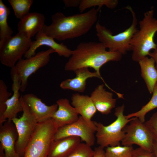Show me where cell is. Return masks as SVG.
Masks as SVG:
<instances>
[{"instance_id": "cell-1", "label": "cell", "mask_w": 157, "mask_h": 157, "mask_svg": "<svg viewBox=\"0 0 157 157\" xmlns=\"http://www.w3.org/2000/svg\"><path fill=\"white\" fill-rule=\"evenodd\" d=\"M99 12L93 7L86 12L69 16L57 12L52 15L51 24H44L42 30L47 35L59 41L79 37L91 29L97 20Z\"/></svg>"}, {"instance_id": "cell-2", "label": "cell", "mask_w": 157, "mask_h": 157, "mask_svg": "<svg viewBox=\"0 0 157 157\" xmlns=\"http://www.w3.org/2000/svg\"><path fill=\"white\" fill-rule=\"evenodd\" d=\"M101 43L94 42L80 43L72 51L71 56L65 64L66 71H74L78 69L93 68L101 75V68L110 61L120 60L122 55L119 53L107 51Z\"/></svg>"}, {"instance_id": "cell-3", "label": "cell", "mask_w": 157, "mask_h": 157, "mask_svg": "<svg viewBox=\"0 0 157 157\" xmlns=\"http://www.w3.org/2000/svg\"><path fill=\"white\" fill-rule=\"evenodd\" d=\"M139 29L133 35L131 42V58L138 62L149 56L151 50L157 49L154 37L157 32V17H154V10L151 9L145 12L139 22Z\"/></svg>"}, {"instance_id": "cell-4", "label": "cell", "mask_w": 157, "mask_h": 157, "mask_svg": "<svg viewBox=\"0 0 157 157\" xmlns=\"http://www.w3.org/2000/svg\"><path fill=\"white\" fill-rule=\"evenodd\" d=\"M126 8L131 12L132 19L130 26L124 31L113 35L109 29L101 25L99 22H97L95 25L96 35L99 42L108 51L118 52L122 55L131 50V41L138 30V19L135 12L129 6H127Z\"/></svg>"}, {"instance_id": "cell-5", "label": "cell", "mask_w": 157, "mask_h": 157, "mask_svg": "<svg viewBox=\"0 0 157 157\" xmlns=\"http://www.w3.org/2000/svg\"><path fill=\"white\" fill-rule=\"evenodd\" d=\"M58 128L52 118L38 123L26 148L24 157H48Z\"/></svg>"}, {"instance_id": "cell-6", "label": "cell", "mask_w": 157, "mask_h": 157, "mask_svg": "<svg viewBox=\"0 0 157 157\" xmlns=\"http://www.w3.org/2000/svg\"><path fill=\"white\" fill-rule=\"evenodd\" d=\"M125 106L123 104L115 109L116 119L110 124L105 126L96 122L97 131L95 137L97 144L104 148L109 146L120 145L125 136L124 127L133 119H128L124 115Z\"/></svg>"}, {"instance_id": "cell-7", "label": "cell", "mask_w": 157, "mask_h": 157, "mask_svg": "<svg viewBox=\"0 0 157 157\" xmlns=\"http://www.w3.org/2000/svg\"><path fill=\"white\" fill-rule=\"evenodd\" d=\"M32 41L23 33L18 32L0 42V61L3 65L11 68L21 59L29 50Z\"/></svg>"}, {"instance_id": "cell-8", "label": "cell", "mask_w": 157, "mask_h": 157, "mask_svg": "<svg viewBox=\"0 0 157 157\" xmlns=\"http://www.w3.org/2000/svg\"><path fill=\"white\" fill-rule=\"evenodd\" d=\"M20 100L23 108L22 115L19 118H14L12 121L18 134L15 150L20 157H24L26 148L38 122L23 100L22 95Z\"/></svg>"}, {"instance_id": "cell-9", "label": "cell", "mask_w": 157, "mask_h": 157, "mask_svg": "<svg viewBox=\"0 0 157 157\" xmlns=\"http://www.w3.org/2000/svg\"><path fill=\"white\" fill-rule=\"evenodd\" d=\"M56 53L51 48L42 51L28 58L19 60L14 67L18 74L21 82L20 91L26 89L29 77L40 68L46 65L50 60V55Z\"/></svg>"}, {"instance_id": "cell-10", "label": "cell", "mask_w": 157, "mask_h": 157, "mask_svg": "<svg viewBox=\"0 0 157 157\" xmlns=\"http://www.w3.org/2000/svg\"><path fill=\"white\" fill-rule=\"evenodd\" d=\"M97 131L96 122H88L81 116L74 122L58 128L54 140L68 137L79 138L81 141L92 147L94 144L95 133Z\"/></svg>"}, {"instance_id": "cell-11", "label": "cell", "mask_w": 157, "mask_h": 157, "mask_svg": "<svg viewBox=\"0 0 157 157\" xmlns=\"http://www.w3.org/2000/svg\"><path fill=\"white\" fill-rule=\"evenodd\" d=\"M133 119L124 128V137L121 142L122 145L132 146L136 144L143 149L152 152L154 140L145 126L144 123L137 117Z\"/></svg>"}, {"instance_id": "cell-12", "label": "cell", "mask_w": 157, "mask_h": 157, "mask_svg": "<svg viewBox=\"0 0 157 157\" xmlns=\"http://www.w3.org/2000/svg\"><path fill=\"white\" fill-rule=\"evenodd\" d=\"M10 74L12 81V89L13 94L6 102V110L0 117V125L7 120L12 121L13 119L16 117L18 113L23 110L20 100L21 82L14 67L11 68Z\"/></svg>"}, {"instance_id": "cell-13", "label": "cell", "mask_w": 157, "mask_h": 157, "mask_svg": "<svg viewBox=\"0 0 157 157\" xmlns=\"http://www.w3.org/2000/svg\"><path fill=\"white\" fill-rule=\"evenodd\" d=\"M35 39L32 41L30 47L25 54L24 56L26 58H28L35 55L37 49L44 45L49 47L60 56L69 58L72 55V50L62 43L59 44L56 42L53 38L46 35L42 30L36 35Z\"/></svg>"}, {"instance_id": "cell-14", "label": "cell", "mask_w": 157, "mask_h": 157, "mask_svg": "<svg viewBox=\"0 0 157 157\" xmlns=\"http://www.w3.org/2000/svg\"><path fill=\"white\" fill-rule=\"evenodd\" d=\"M22 96L23 100L38 123L51 118L58 109L56 104L47 106L33 93L26 94Z\"/></svg>"}, {"instance_id": "cell-15", "label": "cell", "mask_w": 157, "mask_h": 157, "mask_svg": "<svg viewBox=\"0 0 157 157\" xmlns=\"http://www.w3.org/2000/svg\"><path fill=\"white\" fill-rule=\"evenodd\" d=\"M17 138V130L12 121L7 120L0 125V144L4 149L6 157H20L15 149Z\"/></svg>"}, {"instance_id": "cell-16", "label": "cell", "mask_w": 157, "mask_h": 157, "mask_svg": "<svg viewBox=\"0 0 157 157\" xmlns=\"http://www.w3.org/2000/svg\"><path fill=\"white\" fill-rule=\"evenodd\" d=\"M74 72L76 74V77L62 81L60 85L61 88L82 93L85 89L86 81L88 79L96 77L101 79L104 82L101 75L96 72H90L88 68H80Z\"/></svg>"}, {"instance_id": "cell-17", "label": "cell", "mask_w": 157, "mask_h": 157, "mask_svg": "<svg viewBox=\"0 0 157 157\" xmlns=\"http://www.w3.org/2000/svg\"><path fill=\"white\" fill-rule=\"evenodd\" d=\"M112 93L106 90L103 84L98 85L92 92L90 97L97 111L108 115L116 106V99Z\"/></svg>"}, {"instance_id": "cell-18", "label": "cell", "mask_w": 157, "mask_h": 157, "mask_svg": "<svg viewBox=\"0 0 157 157\" xmlns=\"http://www.w3.org/2000/svg\"><path fill=\"white\" fill-rule=\"evenodd\" d=\"M56 104L58 108L51 118L58 128L71 124L78 119L79 114L67 99H60Z\"/></svg>"}, {"instance_id": "cell-19", "label": "cell", "mask_w": 157, "mask_h": 157, "mask_svg": "<svg viewBox=\"0 0 157 157\" xmlns=\"http://www.w3.org/2000/svg\"><path fill=\"white\" fill-rule=\"evenodd\" d=\"M45 20L44 15L41 13H29L18 23V32L31 38L42 30Z\"/></svg>"}, {"instance_id": "cell-20", "label": "cell", "mask_w": 157, "mask_h": 157, "mask_svg": "<svg viewBox=\"0 0 157 157\" xmlns=\"http://www.w3.org/2000/svg\"><path fill=\"white\" fill-rule=\"evenodd\" d=\"M71 100L72 105L78 114L87 121L92 122L97 110L90 97L76 93L72 95Z\"/></svg>"}, {"instance_id": "cell-21", "label": "cell", "mask_w": 157, "mask_h": 157, "mask_svg": "<svg viewBox=\"0 0 157 157\" xmlns=\"http://www.w3.org/2000/svg\"><path fill=\"white\" fill-rule=\"evenodd\" d=\"M80 138L68 137L54 140L49 150L48 157H67L81 143Z\"/></svg>"}, {"instance_id": "cell-22", "label": "cell", "mask_w": 157, "mask_h": 157, "mask_svg": "<svg viewBox=\"0 0 157 157\" xmlns=\"http://www.w3.org/2000/svg\"><path fill=\"white\" fill-rule=\"evenodd\" d=\"M138 63L141 69V76L145 82L148 91L152 94L157 83V69L155 61L151 57L147 56Z\"/></svg>"}, {"instance_id": "cell-23", "label": "cell", "mask_w": 157, "mask_h": 157, "mask_svg": "<svg viewBox=\"0 0 157 157\" xmlns=\"http://www.w3.org/2000/svg\"><path fill=\"white\" fill-rule=\"evenodd\" d=\"M10 13V8L0 0V42L12 36L13 31L8 26L7 18Z\"/></svg>"}, {"instance_id": "cell-24", "label": "cell", "mask_w": 157, "mask_h": 157, "mask_svg": "<svg viewBox=\"0 0 157 157\" xmlns=\"http://www.w3.org/2000/svg\"><path fill=\"white\" fill-rule=\"evenodd\" d=\"M152 97L150 101L139 110L126 116L128 119L136 117L143 123L145 121V116L150 111L157 108V83L154 89Z\"/></svg>"}, {"instance_id": "cell-25", "label": "cell", "mask_w": 157, "mask_h": 157, "mask_svg": "<svg viewBox=\"0 0 157 157\" xmlns=\"http://www.w3.org/2000/svg\"><path fill=\"white\" fill-rule=\"evenodd\" d=\"M118 4L117 0H81L78 8L80 13H82L88 8L96 6H98L99 11L104 6L110 9H114Z\"/></svg>"}, {"instance_id": "cell-26", "label": "cell", "mask_w": 157, "mask_h": 157, "mask_svg": "<svg viewBox=\"0 0 157 157\" xmlns=\"http://www.w3.org/2000/svg\"><path fill=\"white\" fill-rule=\"evenodd\" d=\"M16 17L21 20L29 13L33 0H8Z\"/></svg>"}, {"instance_id": "cell-27", "label": "cell", "mask_w": 157, "mask_h": 157, "mask_svg": "<svg viewBox=\"0 0 157 157\" xmlns=\"http://www.w3.org/2000/svg\"><path fill=\"white\" fill-rule=\"evenodd\" d=\"M134 149L132 146H109L106 147V157H132Z\"/></svg>"}, {"instance_id": "cell-28", "label": "cell", "mask_w": 157, "mask_h": 157, "mask_svg": "<svg viewBox=\"0 0 157 157\" xmlns=\"http://www.w3.org/2000/svg\"><path fill=\"white\" fill-rule=\"evenodd\" d=\"M94 151L85 143H80L67 157H92Z\"/></svg>"}, {"instance_id": "cell-29", "label": "cell", "mask_w": 157, "mask_h": 157, "mask_svg": "<svg viewBox=\"0 0 157 157\" xmlns=\"http://www.w3.org/2000/svg\"><path fill=\"white\" fill-rule=\"evenodd\" d=\"M11 92L8 91L7 86L2 79L0 80V117L5 112L6 109V103L12 95Z\"/></svg>"}, {"instance_id": "cell-30", "label": "cell", "mask_w": 157, "mask_h": 157, "mask_svg": "<svg viewBox=\"0 0 157 157\" xmlns=\"http://www.w3.org/2000/svg\"><path fill=\"white\" fill-rule=\"evenodd\" d=\"M144 124L151 134L154 141L157 142V112L154 113Z\"/></svg>"}, {"instance_id": "cell-31", "label": "cell", "mask_w": 157, "mask_h": 157, "mask_svg": "<svg viewBox=\"0 0 157 157\" xmlns=\"http://www.w3.org/2000/svg\"><path fill=\"white\" fill-rule=\"evenodd\" d=\"M132 157H154L152 152L140 147L134 149Z\"/></svg>"}, {"instance_id": "cell-32", "label": "cell", "mask_w": 157, "mask_h": 157, "mask_svg": "<svg viewBox=\"0 0 157 157\" xmlns=\"http://www.w3.org/2000/svg\"><path fill=\"white\" fill-rule=\"evenodd\" d=\"M81 0H63V2L67 8L79 7Z\"/></svg>"}, {"instance_id": "cell-33", "label": "cell", "mask_w": 157, "mask_h": 157, "mask_svg": "<svg viewBox=\"0 0 157 157\" xmlns=\"http://www.w3.org/2000/svg\"><path fill=\"white\" fill-rule=\"evenodd\" d=\"M94 152L92 157H106L105 151L104 148L99 146L96 147L94 150Z\"/></svg>"}, {"instance_id": "cell-34", "label": "cell", "mask_w": 157, "mask_h": 157, "mask_svg": "<svg viewBox=\"0 0 157 157\" xmlns=\"http://www.w3.org/2000/svg\"><path fill=\"white\" fill-rule=\"evenodd\" d=\"M149 56L152 58L154 60L156 67L157 69V49L151 52Z\"/></svg>"}, {"instance_id": "cell-35", "label": "cell", "mask_w": 157, "mask_h": 157, "mask_svg": "<svg viewBox=\"0 0 157 157\" xmlns=\"http://www.w3.org/2000/svg\"><path fill=\"white\" fill-rule=\"evenodd\" d=\"M151 152L154 157H157V142L154 141Z\"/></svg>"}, {"instance_id": "cell-36", "label": "cell", "mask_w": 157, "mask_h": 157, "mask_svg": "<svg viewBox=\"0 0 157 157\" xmlns=\"http://www.w3.org/2000/svg\"><path fill=\"white\" fill-rule=\"evenodd\" d=\"M0 157H6L4 150L1 145L0 144Z\"/></svg>"}]
</instances>
